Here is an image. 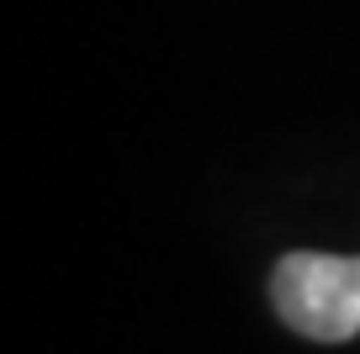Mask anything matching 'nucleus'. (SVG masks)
Listing matches in <instances>:
<instances>
[{
    "instance_id": "obj_1",
    "label": "nucleus",
    "mask_w": 360,
    "mask_h": 354,
    "mask_svg": "<svg viewBox=\"0 0 360 354\" xmlns=\"http://www.w3.org/2000/svg\"><path fill=\"white\" fill-rule=\"evenodd\" d=\"M270 301L292 333L313 343H345L360 333V259L286 254L270 275Z\"/></svg>"
}]
</instances>
